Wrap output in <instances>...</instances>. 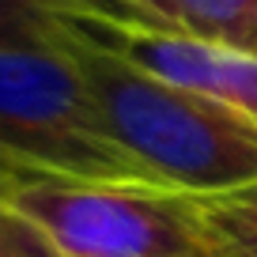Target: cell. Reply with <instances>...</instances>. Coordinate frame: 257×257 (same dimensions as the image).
I'll return each mask as SVG.
<instances>
[{
	"label": "cell",
	"instance_id": "cell-1",
	"mask_svg": "<svg viewBox=\"0 0 257 257\" xmlns=\"http://www.w3.org/2000/svg\"><path fill=\"white\" fill-rule=\"evenodd\" d=\"M61 31L117 144L163 185L212 197L257 182V121L144 72L64 23Z\"/></svg>",
	"mask_w": 257,
	"mask_h": 257
},
{
	"label": "cell",
	"instance_id": "cell-8",
	"mask_svg": "<svg viewBox=\"0 0 257 257\" xmlns=\"http://www.w3.org/2000/svg\"><path fill=\"white\" fill-rule=\"evenodd\" d=\"M57 12H72V16H91L102 23H128V27H167L155 16L140 12L133 0H46Z\"/></svg>",
	"mask_w": 257,
	"mask_h": 257
},
{
	"label": "cell",
	"instance_id": "cell-9",
	"mask_svg": "<svg viewBox=\"0 0 257 257\" xmlns=\"http://www.w3.org/2000/svg\"><path fill=\"white\" fill-rule=\"evenodd\" d=\"M57 8H49L46 0H0V38L4 34L27 31V27H42L53 19Z\"/></svg>",
	"mask_w": 257,
	"mask_h": 257
},
{
	"label": "cell",
	"instance_id": "cell-5",
	"mask_svg": "<svg viewBox=\"0 0 257 257\" xmlns=\"http://www.w3.org/2000/svg\"><path fill=\"white\" fill-rule=\"evenodd\" d=\"M170 23L201 42L257 53V0H170Z\"/></svg>",
	"mask_w": 257,
	"mask_h": 257
},
{
	"label": "cell",
	"instance_id": "cell-10",
	"mask_svg": "<svg viewBox=\"0 0 257 257\" xmlns=\"http://www.w3.org/2000/svg\"><path fill=\"white\" fill-rule=\"evenodd\" d=\"M133 4H137L140 12H148V16H155L159 23L174 27V23H170V0H133ZM174 31H178V27H174Z\"/></svg>",
	"mask_w": 257,
	"mask_h": 257
},
{
	"label": "cell",
	"instance_id": "cell-4",
	"mask_svg": "<svg viewBox=\"0 0 257 257\" xmlns=\"http://www.w3.org/2000/svg\"><path fill=\"white\" fill-rule=\"evenodd\" d=\"M57 19L68 31L125 57L128 64H137L144 72L257 121V53L201 42L185 31H174V27L102 23V19L72 16V12H57Z\"/></svg>",
	"mask_w": 257,
	"mask_h": 257
},
{
	"label": "cell",
	"instance_id": "cell-2",
	"mask_svg": "<svg viewBox=\"0 0 257 257\" xmlns=\"http://www.w3.org/2000/svg\"><path fill=\"white\" fill-rule=\"evenodd\" d=\"M163 185L110 133L57 12L0 38V174Z\"/></svg>",
	"mask_w": 257,
	"mask_h": 257
},
{
	"label": "cell",
	"instance_id": "cell-3",
	"mask_svg": "<svg viewBox=\"0 0 257 257\" xmlns=\"http://www.w3.org/2000/svg\"><path fill=\"white\" fill-rule=\"evenodd\" d=\"M0 201L57 257H216L197 197L170 185L0 174Z\"/></svg>",
	"mask_w": 257,
	"mask_h": 257
},
{
	"label": "cell",
	"instance_id": "cell-7",
	"mask_svg": "<svg viewBox=\"0 0 257 257\" xmlns=\"http://www.w3.org/2000/svg\"><path fill=\"white\" fill-rule=\"evenodd\" d=\"M0 257H57L34 223L0 201Z\"/></svg>",
	"mask_w": 257,
	"mask_h": 257
},
{
	"label": "cell",
	"instance_id": "cell-6",
	"mask_svg": "<svg viewBox=\"0 0 257 257\" xmlns=\"http://www.w3.org/2000/svg\"><path fill=\"white\" fill-rule=\"evenodd\" d=\"M216 257H257V182L197 197Z\"/></svg>",
	"mask_w": 257,
	"mask_h": 257
}]
</instances>
